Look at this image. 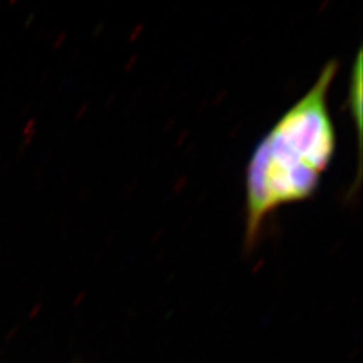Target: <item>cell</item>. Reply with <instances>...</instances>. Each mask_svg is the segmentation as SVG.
<instances>
[{"label": "cell", "mask_w": 363, "mask_h": 363, "mask_svg": "<svg viewBox=\"0 0 363 363\" xmlns=\"http://www.w3.org/2000/svg\"><path fill=\"white\" fill-rule=\"evenodd\" d=\"M331 60L311 89L280 117L256 145L245 175L244 247H257L267 220L279 208L310 199L337 150L328 91L337 77Z\"/></svg>", "instance_id": "obj_1"}]
</instances>
